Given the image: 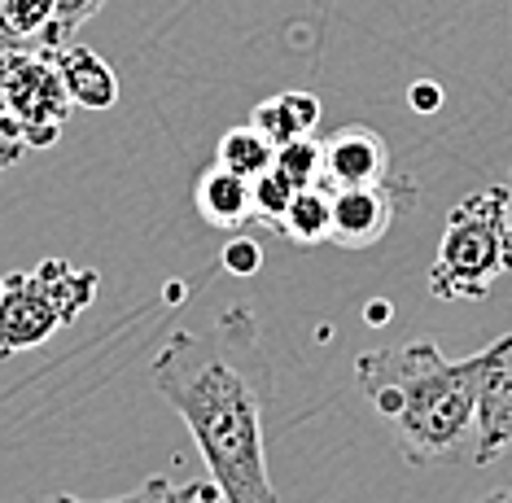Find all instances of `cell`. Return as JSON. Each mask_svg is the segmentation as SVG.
Segmentation results:
<instances>
[{
	"label": "cell",
	"instance_id": "17",
	"mask_svg": "<svg viewBox=\"0 0 512 503\" xmlns=\"http://www.w3.org/2000/svg\"><path fill=\"white\" fill-rule=\"evenodd\" d=\"M276 171L285 175L294 189H311V184H320V171H324V154H320V140L316 136H298L289 140V145L276 149Z\"/></svg>",
	"mask_w": 512,
	"mask_h": 503
},
{
	"label": "cell",
	"instance_id": "7",
	"mask_svg": "<svg viewBox=\"0 0 512 503\" xmlns=\"http://www.w3.org/2000/svg\"><path fill=\"white\" fill-rule=\"evenodd\" d=\"M477 403H473V464H495L512 455V333L495 337L473 355Z\"/></svg>",
	"mask_w": 512,
	"mask_h": 503
},
{
	"label": "cell",
	"instance_id": "20",
	"mask_svg": "<svg viewBox=\"0 0 512 503\" xmlns=\"http://www.w3.org/2000/svg\"><path fill=\"white\" fill-rule=\"evenodd\" d=\"M412 110H421V114H434L438 105H442V88L438 84H429V79H421V84H412Z\"/></svg>",
	"mask_w": 512,
	"mask_h": 503
},
{
	"label": "cell",
	"instance_id": "5",
	"mask_svg": "<svg viewBox=\"0 0 512 503\" xmlns=\"http://www.w3.org/2000/svg\"><path fill=\"white\" fill-rule=\"evenodd\" d=\"M71 92L49 49L0 53V140L22 149H49L71 123Z\"/></svg>",
	"mask_w": 512,
	"mask_h": 503
},
{
	"label": "cell",
	"instance_id": "21",
	"mask_svg": "<svg viewBox=\"0 0 512 503\" xmlns=\"http://www.w3.org/2000/svg\"><path fill=\"white\" fill-rule=\"evenodd\" d=\"M22 154H27V149H22V145H14V140H0V175H5L9 167H14V162H18Z\"/></svg>",
	"mask_w": 512,
	"mask_h": 503
},
{
	"label": "cell",
	"instance_id": "23",
	"mask_svg": "<svg viewBox=\"0 0 512 503\" xmlns=\"http://www.w3.org/2000/svg\"><path fill=\"white\" fill-rule=\"evenodd\" d=\"M477 503H512V490H491V495L477 499Z\"/></svg>",
	"mask_w": 512,
	"mask_h": 503
},
{
	"label": "cell",
	"instance_id": "4",
	"mask_svg": "<svg viewBox=\"0 0 512 503\" xmlns=\"http://www.w3.org/2000/svg\"><path fill=\"white\" fill-rule=\"evenodd\" d=\"M101 276L66 259H44L27 272H0V359L53 342L92 307Z\"/></svg>",
	"mask_w": 512,
	"mask_h": 503
},
{
	"label": "cell",
	"instance_id": "8",
	"mask_svg": "<svg viewBox=\"0 0 512 503\" xmlns=\"http://www.w3.org/2000/svg\"><path fill=\"white\" fill-rule=\"evenodd\" d=\"M320 154H324L320 184L333 189V193L337 189H359V184H377L394 171L390 167V145L364 123L337 127L329 140H320Z\"/></svg>",
	"mask_w": 512,
	"mask_h": 503
},
{
	"label": "cell",
	"instance_id": "19",
	"mask_svg": "<svg viewBox=\"0 0 512 503\" xmlns=\"http://www.w3.org/2000/svg\"><path fill=\"white\" fill-rule=\"evenodd\" d=\"M219 263H224L228 276H254L259 272V263H263V250H259V241L254 237H232L224 245V254H219Z\"/></svg>",
	"mask_w": 512,
	"mask_h": 503
},
{
	"label": "cell",
	"instance_id": "18",
	"mask_svg": "<svg viewBox=\"0 0 512 503\" xmlns=\"http://www.w3.org/2000/svg\"><path fill=\"white\" fill-rule=\"evenodd\" d=\"M106 9V0H57V18H53V35H49V53L66 49L75 40V31L92 22Z\"/></svg>",
	"mask_w": 512,
	"mask_h": 503
},
{
	"label": "cell",
	"instance_id": "12",
	"mask_svg": "<svg viewBox=\"0 0 512 503\" xmlns=\"http://www.w3.org/2000/svg\"><path fill=\"white\" fill-rule=\"evenodd\" d=\"M329 232H333V189L311 184V189L294 193L276 237H285L289 245H298V250H316V245L329 241Z\"/></svg>",
	"mask_w": 512,
	"mask_h": 503
},
{
	"label": "cell",
	"instance_id": "15",
	"mask_svg": "<svg viewBox=\"0 0 512 503\" xmlns=\"http://www.w3.org/2000/svg\"><path fill=\"white\" fill-rule=\"evenodd\" d=\"M49 503H88V499H71L57 495ZM101 503H219L215 482H171V477H145L136 490H127L119 499H101Z\"/></svg>",
	"mask_w": 512,
	"mask_h": 503
},
{
	"label": "cell",
	"instance_id": "3",
	"mask_svg": "<svg viewBox=\"0 0 512 503\" xmlns=\"http://www.w3.org/2000/svg\"><path fill=\"white\" fill-rule=\"evenodd\" d=\"M512 272V197L477 189L447 210L438 254L429 263V294L442 302H482Z\"/></svg>",
	"mask_w": 512,
	"mask_h": 503
},
{
	"label": "cell",
	"instance_id": "10",
	"mask_svg": "<svg viewBox=\"0 0 512 503\" xmlns=\"http://www.w3.org/2000/svg\"><path fill=\"white\" fill-rule=\"evenodd\" d=\"M57 70H62V84L71 92L75 105H84V110H110L114 101H119V75H114L110 62H101V53L84 49V44H66V49H57Z\"/></svg>",
	"mask_w": 512,
	"mask_h": 503
},
{
	"label": "cell",
	"instance_id": "1",
	"mask_svg": "<svg viewBox=\"0 0 512 503\" xmlns=\"http://www.w3.org/2000/svg\"><path fill=\"white\" fill-rule=\"evenodd\" d=\"M149 377L189 425L219 499L276 503L267 477V407L276 377L250 307H228L202 333H171Z\"/></svg>",
	"mask_w": 512,
	"mask_h": 503
},
{
	"label": "cell",
	"instance_id": "13",
	"mask_svg": "<svg viewBox=\"0 0 512 503\" xmlns=\"http://www.w3.org/2000/svg\"><path fill=\"white\" fill-rule=\"evenodd\" d=\"M215 162L228 167V171H237V175H246V180H254V175H263L276 162V145L254 123H241V127H228V132L219 136Z\"/></svg>",
	"mask_w": 512,
	"mask_h": 503
},
{
	"label": "cell",
	"instance_id": "14",
	"mask_svg": "<svg viewBox=\"0 0 512 503\" xmlns=\"http://www.w3.org/2000/svg\"><path fill=\"white\" fill-rule=\"evenodd\" d=\"M57 0H0V22L18 49H49Z\"/></svg>",
	"mask_w": 512,
	"mask_h": 503
},
{
	"label": "cell",
	"instance_id": "9",
	"mask_svg": "<svg viewBox=\"0 0 512 503\" xmlns=\"http://www.w3.org/2000/svg\"><path fill=\"white\" fill-rule=\"evenodd\" d=\"M193 202H197V215L202 224H211L219 232H241L254 219V202H250V180L228 167H206L202 180L193 189Z\"/></svg>",
	"mask_w": 512,
	"mask_h": 503
},
{
	"label": "cell",
	"instance_id": "22",
	"mask_svg": "<svg viewBox=\"0 0 512 503\" xmlns=\"http://www.w3.org/2000/svg\"><path fill=\"white\" fill-rule=\"evenodd\" d=\"M368 307H372V311H368V320H372V324L390 320V302H368Z\"/></svg>",
	"mask_w": 512,
	"mask_h": 503
},
{
	"label": "cell",
	"instance_id": "24",
	"mask_svg": "<svg viewBox=\"0 0 512 503\" xmlns=\"http://www.w3.org/2000/svg\"><path fill=\"white\" fill-rule=\"evenodd\" d=\"M9 49H18V44H14V35L5 31V22H0V53H9Z\"/></svg>",
	"mask_w": 512,
	"mask_h": 503
},
{
	"label": "cell",
	"instance_id": "25",
	"mask_svg": "<svg viewBox=\"0 0 512 503\" xmlns=\"http://www.w3.org/2000/svg\"><path fill=\"white\" fill-rule=\"evenodd\" d=\"M276 503H281V499H276Z\"/></svg>",
	"mask_w": 512,
	"mask_h": 503
},
{
	"label": "cell",
	"instance_id": "2",
	"mask_svg": "<svg viewBox=\"0 0 512 503\" xmlns=\"http://www.w3.org/2000/svg\"><path fill=\"white\" fill-rule=\"evenodd\" d=\"M355 385L394 429L407 464H456L473 451V355L447 359L434 337H407L359 355Z\"/></svg>",
	"mask_w": 512,
	"mask_h": 503
},
{
	"label": "cell",
	"instance_id": "11",
	"mask_svg": "<svg viewBox=\"0 0 512 503\" xmlns=\"http://www.w3.org/2000/svg\"><path fill=\"white\" fill-rule=\"evenodd\" d=\"M250 123L259 127V132L272 140L276 149H281V145H289V140L316 132V123H320V101L311 97V92H281V97L254 105Z\"/></svg>",
	"mask_w": 512,
	"mask_h": 503
},
{
	"label": "cell",
	"instance_id": "16",
	"mask_svg": "<svg viewBox=\"0 0 512 503\" xmlns=\"http://www.w3.org/2000/svg\"><path fill=\"white\" fill-rule=\"evenodd\" d=\"M294 193L298 189L276 167H267L263 175H254V180H250L254 224H263L267 232H276V228H281V219H285V210H289V202H294Z\"/></svg>",
	"mask_w": 512,
	"mask_h": 503
},
{
	"label": "cell",
	"instance_id": "6",
	"mask_svg": "<svg viewBox=\"0 0 512 503\" xmlns=\"http://www.w3.org/2000/svg\"><path fill=\"white\" fill-rule=\"evenodd\" d=\"M416 180L407 175H386L377 184H359V189H337L333 193V232L329 245L337 250H368L394 228V219L416 202Z\"/></svg>",
	"mask_w": 512,
	"mask_h": 503
}]
</instances>
